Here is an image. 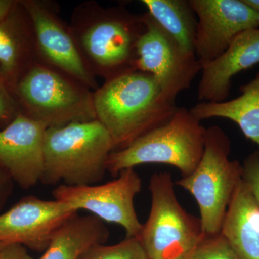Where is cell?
I'll use <instances>...</instances> for the list:
<instances>
[{"label": "cell", "instance_id": "1", "mask_svg": "<svg viewBox=\"0 0 259 259\" xmlns=\"http://www.w3.org/2000/svg\"><path fill=\"white\" fill-rule=\"evenodd\" d=\"M93 101L96 119L110 135L116 151L164 124L178 108L151 74L140 71L107 80L94 91Z\"/></svg>", "mask_w": 259, "mask_h": 259}, {"label": "cell", "instance_id": "2", "mask_svg": "<svg viewBox=\"0 0 259 259\" xmlns=\"http://www.w3.org/2000/svg\"><path fill=\"white\" fill-rule=\"evenodd\" d=\"M70 30L89 71L105 81L135 70L136 47L146 30L145 15L122 7L86 2L75 8Z\"/></svg>", "mask_w": 259, "mask_h": 259}, {"label": "cell", "instance_id": "3", "mask_svg": "<svg viewBox=\"0 0 259 259\" xmlns=\"http://www.w3.org/2000/svg\"><path fill=\"white\" fill-rule=\"evenodd\" d=\"M114 151L110 135L97 120L49 127L45 135L44 185H94L107 171Z\"/></svg>", "mask_w": 259, "mask_h": 259}, {"label": "cell", "instance_id": "4", "mask_svg": "<svg viewBox=\"0 0 259 259\" xmlns=\"http://www.w3.org/2000/svg\"><path fill=\"white\" fill-rule=\"evenodd\" d=\"M207 128L185 107L177 108L169 120L135 140L123 149L112 151L107 171L112 176L126 168L147 163L175 166L189 176L202 157Z\"/></svg>", "mask_w": 259, "mask_h": 259}, {"label": "cell", "instance_id": "5", "mask_svg": "<svg viewBox=\"0 0 259 259\" xmlns=\"http://www.w3.org/2000/svg\"><path fill=\"white\" fill-rule=\"evenodd\" d=\"M14 92L21 113L48 128L97 120L91 89L41 63L32 65Z\"/></svg>", "mask_w": 259, "mask_h": 259}, {"label": "cell", "instance_id": "6", "mask_svg": "<svg viewBox=\"0 0 259 259\" xmlns=\"http://www.w3.org/2000/svg\"><path fill=\"white\" fill-rule=\"evenodd\" d=\"M231 149V140L221 127H208L199 164L191 175L175 183L188 191L197 201L201 227L206 237L221 233L228 204L242 180V165L229 159Z\"/></svg>", "mask_w": 259, "mask_h": 259}, {"label": "cell", "instance_id": "7", "mask_svg": "<svg viewBox=\"0 0 259 259\" xmlns=\"http://www.w3.org/2000/svg\"><path fill=\"white\" fill-rule=\"evenodd\" d=\"M149 190L151 211L139 239L148 259H180L205 238L200 221L181 205L171 174L153 175Z\"/></svg>", "mask_w": 259, "mask_h": 259}, {"label": "cell", "instance_id": "8", "mask_svg": "<svg viewBox=\"0 0 259 259\" xmlns=\"http://www.w3.org/2000/svg\"><path fill=\"white\" fill-rule=\"evenodd\" d=\"M112 182L101 185H60L53 190L55 200L79 210L85 209L107 223L120 225L126 238H139L143 229L134 206L142 182L134 168H126Z\"/></svg>", "mask_w": 259, "mask_h": 259}, {"label": "cell", "instance_id": "9", "mask_svg": "<svg viewBox=\"0 0 259 259\" xmlns=\"http://www.w3.org/2000/svg\"><path fill=\"white\" fill-rule=\"evenodd\" d=\"M144 15L146 30L136 47L135 70L151 74L165 97L176 102L177 97L201 72L202 66L194 54L182 50L148 13Z\"/></svg>", "mask_w": 259, "mask_h": 259}, {"label": "cell", "instance_id": "10", "mask_svg": "<svg viewBox=\"0 0 259 259\" xmlns=\"http://www.w3.org/2000/svg\"><path fill=\"white\" fill-rule=\"evenodd\" d=\"M31 22L37 62L74 78L94 91L98 89L89 71L69 25L57 13L50 2L20 0Z\"/></svg>", "mask_w": 259, "mask_h": 259}, {"label": "cell", "instance_id": "11", "mask_svg": "<svg viewBox=\"0 0 259 259\" xmlns=\"http://www.w3.org/2000/svg\"><path fill=\"white\" fill-rule=\"evenodd\" d=\"M197 16L194 54L201 66L222 55L242 32L259 28V13L244 0H190Z\"/></svg>", "mask_w": 259, "mask_h": 259}, {"label": "cell", "instance_id": "12", "mask_svg": "<svg viewBox=\"0 0 259 259\" xmlns=\"http://www.w3.org/2000/svg\"><path fill=\"white\" fill-rule=\"evenodd\" d=\"M77 212L55 199L26 196L0 214V243L45 251L56 231Z\"/></svg>", "mask_w": 259, "mask_h": 259}, {"label": "cell", "instance_id": "13", "mask_svg": "<svg viewBox=\"0 0 259 259\" xmlns=\"http://www.w3.org/2000/svg\"><path fill=\"white\" fill-rule=\"evenodd\" d=\"M47 128L41 122L20 113L0 130V165L24 190L41 180Z\"/></svg>", "mask_w": 259, "mask_h": 259}, {"label": "cell", "instance_id": "14", "mask_svg": "<svg viewBox=\"0 0 259 259\" xmlns=\"http://www.w3.org/2000/svg\"><path fill=\"white\" fill-rule=\"evenodd\" d=\"M259 64V28L242 32L219 57L202 66L197 97L201 102L226 101L232 79Z\"/></svg>", "mask_w": 259, "mask_h": 259}, {"label": "cell", "instance_id": "15", "mask_svg": "<svg viewBox=\"0 0 259 259\" xmlns=\"http://www.w3.org/2000/svg\"><path fill=\"white\" fill-rule=\"evenodd\" d=\"M35 62L36 51L31 22L18 0L0 23V72L14 91L19 80Z\"/></svg>", "mask_w": 259, "mask_h": 259}, {"label": "cell", "instance_id": "16", "mask_svg": "<svg viewBox=\"0 0 259 259\" xmlns=\"http://www.w3.org/2000/svg\"><path fill=\"white\" fill-rule=\"evenodd\" d=\"M220 234L240 259H259V208L243 180L228 204Z\"/></svg>", "mask_w": 259, "mask_h": 259}, {"label": "cell", "instance_id": "17", "mask_svg": "<svg viewBox=\"0 0 259 259\" xmlns=\"http://www.w3.org/2000/svg\"><path fill=\"white\" fill-rule=\"evenodd\" d=\"M240 93L229 101L199 102L190 111L200 122L214 117L233 121L259 148V71L251 81L240 87Z\"/></svg>", "mask_w": 259, "mask_h": 259}, {"label": "cell", "instance_id": "18", "mask_svg": "<svg viewBox=\"0 0 259 259\" xmlns=\"http://www.w3.org/2000/svg\"><path fill=\"white\" fill-rule=\"evenodd\" d=\"M110 231L95 215L75 214L56 231L39 259H79L90 247L106 243Z\"/></svg>", "mask_w": 259, "mask_h": 259}, {"label": "cell", "instance_id": "19", "mask_svg": "<svg viewBox=\"0 0 259 259\" xmlns=\"http://www.w3.org/2000/svg\"><path fill=\"white\" fill-rule=\"evenodd\" d=\"M147 13L182 50L194 54L197 20L189 1L142 0Z\"/></svg>", "mask_w": 259, "mask_h": 259}, {"label": "cell", "instance_id": "20", "mask_svg": "<svg viewBox=\"0 0 259 259\" xmlns=\"http://www.w3.org/2000/svg\"><path fill=\"white\" fill-rule=\"evenodd\" d=\"M79 259H148L139 238H125L111 245L95 244L80 255Z\"/></svg>", "mask_w": 259, "mask_h": 259}, {"label": "cell", "instance_id": "21", "mask_svg": "<svg viewBox=\"0 0 259 259\" xmlns=\"http://www.w3.org/2000/svg\"><path fill=\"white\" fill-rule=\"evenodd\" d=\"M180 259H240L221 234L205 237L193 250Z\"/></svg>", "mask_w": 259, "mask_h": 259}, {"label": "cell", "instance_id": "22", "mask_svg": "<svg viewBox=\"0 0 259 259\" xmlns=\"http://www.w3.org/2000/svg\"><path fill=\"white\" fill-rule=\"evenodd\" d=\"M20 113L16 95L0 72V127L4 128Z\"/></svg>", "mask_w": 259, "mask_h": 259}, {"label": "cell", "instance_id": "23", "mask_svg": "<svg viewBox=\"0 0 259 259\" xmlns=\"http://www.w3.org/2000/svg\"><path fill=\"white\" fill-rule=\"evenodd\" d=\"M242 180L248 186L259 208V151H253L242 165Z\"/></svg>", "mask_w": 259, "mask_h": 259}, {"label": "cell", "instance_id": "24", "mask_svg": "<svg viewBox=\"0 0 259 259\" xmlns=\"http://www.w3.org/2000/svg\"><path fill=\"white\" fill-rule=\"evenodd\" d=\"M0 259H33L27 248L20 244H6L0 250Z\"/></svg>", "mask_w": 259, "mask_h": 259}, {"label": "cell", "instance_id": "25", "mask_svg": "<svg viewBox=\"0 0 259 259\" xmlns=\"http://www.w3.org/2000/svg\"><path fill=\"white\" fill-rule=\"evenodd\" d=\"M13 182L9 174L0 165V209L3 208L11 194Z\"/></svg>", "mask_w": 259, "mask_h": 259}, {"label": "cell", "instance_id": "26", "mask_svg": "<svg viewBox=\"0 0 259 259\" xmlns=\"http://www.w3.org/2000/svg\"><path fill=\"white\" fill-rule=\"evenodd\" d=\"M17 2L18 0H0V23L8 16Z\"/></svg>", "mask_w": 259, "mask_h": 259}, {"label": "cell", "instance_id": "27", "mask_svg": "<svg viewBox=\"0 0 259 259\" xmlns=\"http://www.w3.org/2000/svg\"><path fill=\"white\" fill-rule=\"evenodd\" d=\"M244 1L259 13V0H244Z\"/></svg>", "mask_w": 259, "mask_h": 259}, {"label": "cell", "instance_id": "28", "mask_svg": "<svg viewBox=\"0 0 259 259\" xmlns=\"http://www.w3.org/2000/svg\"><path fill=\"white\" fill-rule=\"evenodd\" d=\"M5 245H6V244H4V243H0V250H2V248H3V247H4Z\"/></svg>", "mask_w": 259, "mask_h": 259}]
</instances>
